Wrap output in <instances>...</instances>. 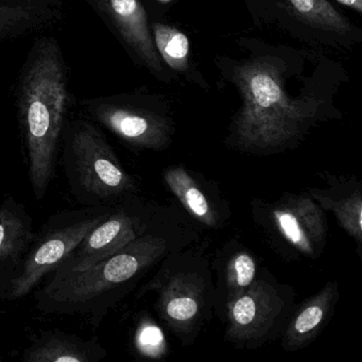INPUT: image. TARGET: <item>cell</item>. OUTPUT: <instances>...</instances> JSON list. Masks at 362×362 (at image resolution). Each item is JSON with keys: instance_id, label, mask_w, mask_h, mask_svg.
<instances>
[{"instance_id": "obj_1", "label": "cell", "mask_w": 362, "mask_h": 362, "mask_svg": "<svg viewBox=\"0 0 362 362\" xmlns=\"http://www.w3.org/2000/svg\"><path fill=\"white\" fill-rule=\"evenodd\" d=\"M166 236L150 228L126 247L81 272L50 277L37 293L43 313L88 315L94 325L167 250Z\"/></svg>"}, {"instance_id": "obj_5", "label": "cell", "mask_w": 362, "mask_h": 362, "mask_svg": "<svg viewBox=\"0 0 362 362\" xmlns=\"http://www.w3.org/2000/svg\"><path fill=\"white\" fill-rule=\"evenodd\" d=\"M113 206L66 209L50 217L35 235L16 270L0 284V298L16 300L28 296L44 277L54 273L73 253L88 232L111 213Z\"/></svg>"}, {"instance_id": "obj_22", "label": "cell", "mask_w": 362, "mask_h": 362, "mask_svg": "<svg viewBox=\"0 0 362 362\" xmlns=\"http://www.w3.org/2000/svg\"><path fill=\"white\" fill-rule=\"evenodd\" d=\"M342 5L347 6V7L353 8L356 11H362V0H337Z\"/></svg>"}, {"instance_id": "obj_2", "label": "cell", "mask_w": 362, "mask_h": 362, "mask_svg": "<svg viewBox=\"0 0 362 362\" xmlns=\"http://www.w3.org/2000/svg\"><path fill=\"white\" fill-rule=\"evenodd\" d=\"M69 103L66 80L58 48L44 43L23 82V128L29 180L37 201L46 196L56 170L57 149Z\"/></svg>"}, {"instance_id": "obj_15", "label": "cell", "mask_w": 362, "mask_h": 362, "mask_svg": "<svg viewBox=\"0 0 362 362\" xmlns=\"http://www.w3.org/2000/svg\"><path fill=\"white\" fill-rule=\"evenodd\" d=\"M164 179L169 189L194 219L209 228H216L219 224L217 209L201 187V184L186 169L170 167L165 171Z\"/></svg>"}, {"instance_id": "obj_10", "label": "cell", "mask_w": 362, "mask_h": 362, "mask_svg": "<svg viewBox=\"0 0 362 362\" xmlns=\"http://www.w3.org/2000/svg\"><path fill=\"white\" fill-rule=\"evenodd\" d=\"M92 115L122 141L139 149H162L169 141L167 122L162 118L122 105H95Z\"/></svg>"}, {"instance_id": "obj_14", "label": "cell", "mask_w": 362, "mask_h": 362, "mask_svg": "<svg viewBox=\"0 0 362 362\" xmlns=\"http://www.w3.org/2000/svg\"><path fill=\"white\" fill-rule=\"evenodd\" d=\"M338 298V285L329 283L313 298L305 300L286 326L284 349L296 351L313 342L329 319Z\"/></svg>"}, {"instance_id": "obj_13", "label": "cell", "mask_w": 362, "mask_h": 362, "mask_svg": "<svg viewBox=\"0 0 362 362\" xmlns=\"http://www.w3.org/2000/svg\"><path fill=\"white\" fill-rule=\"evenodd\" d=\"M107 355L98 343L86 341L62 330H46L27 347L23 360L27 362H97Z\"/></svg>"}, {"instance_id": "obj_17", "label": "cell", "mask_w": 362, "mask_h": 362, "mask_svg": "<svg viewBox=\"0 0 362 362\" xmlns=\"http://www.w3.org/2000/svg\"><path fill=\"white\" fill-rule=\"evenodd\" d=\"M296 13L303 20L313 26L345 33L349 30V24L342 16L334 9L327 0H289Z\"/></svg>"}, {"instance_id": "obj_19", "label": "cell", "mask_w": 362, "mask_h": 362, "mask_svg": "<svg viewBox=\"0 0 362 362\" xmlns=\"http://www.w3.org/2000/svg\"><path fill=\"white\" fill-rule=\"evenodd\" d=\"M256 279L255 259L247 252H239L230 258L226 269L228 306L243 294Z\"/></svg>"}, {"instance_id": "obj_8", "label": "cell", "mask_w": 362, "mask_h": 362, "mask_svg": "<svg viewBox=\"0 0 362 362\" xmlns=\"http://www.w3.org/2000/svg\"><path fill=\"white\" fill-rule=\"evenodd\" d=\"M257 219L271 235L303 256L317 258L323 251L327 221L323 209L310 194H284L259 209Z\"/></svg>"}, {"instance_id": "obj_12", "label": "cell", "mask_w": 362, "mask_h": 362, "mask_svg": "<svg viewBox=\"0 0 362 362\" xmlns=\"http://www.w3.org/2000/svg\"><path fill=\"white\" fill-rule=\"evenodd\" d=\"M99 4L124 42L148 67L160 71L162 65L150 35L147 16L139 0H99Z\"/></svg>"}, {"instance_id": "obj_11", "label": "cell", "mask_w": 362, "mask_h": 362, "mask_svg": "<svg viewBox=\"0 0 362 362\" xmlns=\"http://www.w3.org/2000/svg\"><path fill=\"white\" fill-rule=\"evenodd\" d=\"M35 235L25 205L12 197L5 199L0 204V284L16 270Z\"/></svg>"}, {"instance_id": "obj_3", "label": "cell", "mask_w": 362, "mask_h": 362, "mask_svg": "<svg viewBox=\"0 0 362 362\" xmlns=\"http://www.w3.org/2000/svg\"><path fill=\"white\" fill-rule=\"evenodd\" d=\"M243 107L236 122V136L243 150L270 153L285 149L302 133L309 112L284 90L274 65L256 61L239 71Z\"/></svg>"}, {"instance_id": "obj_16", "label": "cell", "mask_w": 362, "mask_h": 362, "mask_svg": "<svg viewBox=\"0 0 362 362\" xmlns=\"http://www.w3.org/2000/svg\"><path fill=\"white\" fill-rule=\"evenodd\" d=\"M309 194L322 209L332 211L347 234L356 239L358 245H361V192H353L342 198L330 196L327 192L319 189H311Z\"/></svg>"}, {"instance_id": "obj_21", "label": "cell", "mask_w": 362, "mask_h": 362, "mask_svg": "<svg viewBox=\"0 0 362 362\" xmlns=\"http://www.w3.org/2000/svg\"><path fill=\"white\" fill-rule=\"evenodd\" d=\"M29 12L18 7H0V29L10 31L28 20Z\"/></svg>"}, {"instance_id": "obj_6", "label": "cell", "mask_w": 362, "mask_h": 362, "mask_svg": "<svg viewBox=\"0 0 362 362\" xmlns=\"http://www.w3.org/2000/svg\"><path fill=\"white\" fill-rule=\"evenodd\" d=\"M153 228L150 209L134 196L114 204L111 213L88 232L52 277L81 272L119 251Z\"/></svg>"}, {"instance_id": "obj_4", "label": "cell", "mask_w": 362, "mask_h": 362, "mask_svg": "<svg viewBox=\"0 0 362 362\" xmlns=\"http://www.w3.org/2000/svg\"><path fill=\"white\" fill-rule=\"evenodd\" d=\"M63 165L69 189L83 206L113 205L136 192L133 177L90 122L74 124L65 141Z\"/></svg>"}, {"instance_id": "obj_9", "label": "cell", "mask_w": 362, "mask_h": 362, "mask_svg": "<svg viewBox=\"0 0 362 362\" xmlns=\"http://www.w3.org/2000/svg\"><path fill=\"white\" fill-rule=\"evenodd\" d=\"M156 279L145 289L158 288V310L166 323L181 336H188L201 324L209 286L197 272L180 271Z\"/></svg>"}, {"instance_id": "obj_7", "label": "cell", "mask_w": 362, "mask_h": 362, "mask_svg": "<svg viewBox=\"0 0 362 362\" xmlns=\"http://www.w3.org/2000/svg\"><path fill=\"white\" fill-rule=\"evenodd\" d=\"M293 294L286 286L258 279L228 308V326L226 339L241 347L262 344L281 328L291 309Z\"/></svg>"}, {"instance_id": "obj_18", "label": "cell", "mask_w": 362, "mask_h": 362, "mask_svg": "<svg viewBox=\"0 0 362 362\" xmlns=\"http://www.w3.org/2000/svg\"><path fill=\"white\" fill-rule=\"evenodd\" d=\"M156 47L171 69L183 71L187 67L189 42L184 33L164 25L154 24Z\"/></svg>"}, {"instance_id": "obj_23", "label": "cell", "mask_w": 362, "mask_h": 362, "mask_svg": "<svg viewBox=\"0 0 362 362\" xmlns=\"http://www.w3.org/2000/svg\"><path fill=\"white\" fill-rule=\"evenodd\" d=\"M9 33L8 30H5V29H0V35H5V33Z\"/></svg>"}, {"instance_id": "obj_20", "label": "cell", "mask_w": 362, "mask_h": 362, "mask_svg": "<svg viewBox=\"0 0 362 362\" xmlns=\"http://www.w3.org/2000/svg\"><path fill=\"white\" fill-rule=\"evenodd\" d=\"M136 342L141 353L151 357H158L166 349L162 329L152 324H146L139 330Z\"/></svg>"}]
</instances>
